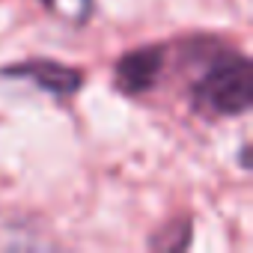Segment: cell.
I'll use <instances>...</instances> for the list:
<instances>
[{
  "label": "cell",
  "instance_id": "1",
  "mask_svg": "<svg viewBox=\"0 0 253 253\" xmlns=\"http://www.w3.org/2000/svg\"><path fill=\"white\" fill-rule=\"evenodd\" d=\"M253 104V63L235 48H220L206 60L203 75L191 86V107L211 119L244 116Z\"/></svg>",
  "mask_w": 253,
  "mask_h": 253
},
{
  "label": "cell",
  "instance_id": "2",
  "mask_svg": "<svg viewBox=\"0 0 253 253\" xmlns=\"http://www.w3.org/2000/svg\"><path fill=\"white\" fill-rule=\"evenodd\" d=\"M0 78H15V81H30L36 89L54 95V98H72L81 92L86 75L78 66H66L60 60L51 57H33V60H21L12 66L0 69Z\"/></svg>",
  "mask_w": 253,
  "mask_h": 253
},
{
  "label": "cell",
  "instance_id": "3",
  "mask_svg": "<svg viewBox=\"0 0 253 253\" xmlns=\"http://www.w3.org/2000/svg\"><path fill=\"white\" fill-rule=\"evenodd\" d=\"M167 48L164 45H140L125 51L113 63V86L122 95H146L158 86V78L164 72Z\"/></svg>",
  "mask_w": 253,
  "mask_h": 253
},
{
  "label": "cell",
  "instance_id": "4",
  "mask_svg": "<svg viewBox=\"0 0 253 253\" xmlns=\"http://www.w3.org/2000/svg\"><path fill=\"white\" fill-rule=\"evenodd\" d=\"M39 3H45V9L57 12L60 18H69L75 24H86L89 15H92L95 0H39Z\"/></svg>",
  "mask_w": 253,
  "mask_h": 253
},
{
  "label": "cell",
  "instance_id": "5",
  "mask_svg": "<svg viewBox=\"0 0 253 253\" xmlns=\"http://www.w3.org/2000/svg\"><path fill=\"white\" fill-rule=\"evenodd\" d=\"M173 241H167V238H149V247H158V250H185L188 244H191V217H185L182 223H176L173 229Z\"/></svg>",
  "mask_w": 253,
  "mask_h": 253
}]
</instances>
